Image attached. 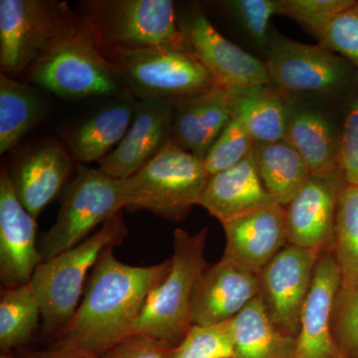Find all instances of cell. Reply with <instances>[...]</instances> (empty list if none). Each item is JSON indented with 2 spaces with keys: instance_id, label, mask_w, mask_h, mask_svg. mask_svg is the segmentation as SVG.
I'll use <instances>...</instances> for the list:
<instances>
[{
  "instance_id": "4",
  "label": "cell",
  "mask_w": 358,
  "mask_h": 358,
  "mask_svg": "<svg viewBox=\"0 0 358 358\" xmlns=\"http://www.w3.org/2000/svg\"><path fill=\"white\" fill-rule=\"evenodd\" d=\"M77 7L103 57L159 45L192 49L179 30L173 0H84Z\"/></svg>"
},
{
  "instance_id": "8",
  "label": "cell",
  "mask_w": 358,
  "mask_h": 358,
  "mask_svg": "<svg viewBox=\"0 0 358 358\" xmlns=\"http://www.w3.org/2000/svg\"><path fill=\"white\" fill-rule=\"evenodd\" d=\"M209 176L203 160L173 140L159 155L124 179L129 197L128 210H147L173 222L187 217L199 205Z\"/></svg>"
},
{
  "instance_id": "5",
  "label": "cell",
  "mask_w": 358,
  "mask_h": 358,
  "mask_svg": "<svg viewBox=\"0 0 358 358\" xmlns=\"http://www.w3.org/2000/svg\"><path fill=\"white\" fill-rule=\"evenodd\" d=\"M273 85L294 98L341 108L352 93L357 70L322 45L294 41L273 28L264 59Z\"/></svg>"
},
{
  "instance_id": "12",
  "label": "cell",
  "mask_w": 358,
  "mask_h": 358,
  "mask_svg": "<svg viewBox=\"0 0 358 358\" xmlns=\"http://www.w3.org/2000/svg\"><path fill=\"white\" fill-rule=\"evenodd\" d=\"M315 250L288 244L260 271L259 296L280 331L298 338L301 315L320 255Z\"/></svg>"
},
{
  "instance_id": "22",
  "label": "cell",
  "mask_w": 358,
  "mask_h": 358,
  "mask_svg": "<svg viewBox=\"0 0 358 358\" xmlns=\"http://www.w3.org/2000/svg\"><path fill=\"white\" fill-rule=\"evenodd\" d=\"M273 202L251 152L236 166L209 176L199 205L222 224Z\"/></svg>"
},
{
  "instance_id": "17",
  "label": "cell",
  "mask_w": 358,
  "mask_h": 358,
  "mask_svg": "<svg viewBox=\"0 0 358 358\" xmlns=\"http://www.w3.org/2000/svg\"><path fill=\"white\" fill-rule=\"evenodd\" d=\"M259 296L258 275L222 257L207 266L193 294L192 326L211 327L234 320Z\"/></svg>"
},
{
  "instance_id": "14",
  "label": "cell",
  "mask_w": 358,
  "mask_h": 358,
  "mask_svg": "<svg viewBox=\"0 0 358 358\" xmlns=\"http://www.w3.org/2000/svg\"><path fill=\"white\" fill-rule=\"evenodd\" d=\"M37 219L21 204L6 166L0 173V280L4 289L29 284L42 263Z\"/></svg>"
},
{
  "instance_id": "21",
  "label": "cell",
  "mask_w": 358,
  "mask_h": 358,
  "mask_svg": "<svg viewBox=\"0 0 358 358\" xmlns=\"http://www.w3.org/2000/svg\"><path fill=\"white\" fill-rule=\"evenodd\" d=\"M72 159L56 140L37 143L9 171L16 195L35 219L64 190Z\"/></svg>"
},
{
  "instance_id": "39",
  "label": "cell",
  "mask_w": 358,
  "mask_h": 358,
  "mask_svg": "<svg viewBox=\"0 0 358 358\" xmlns=\"http://www.w3.org/2000/svg\"><path fill=\"white\" fill-rule=\"evenodd\" d=\"M0 358H15L11 355V352L1 353Z\"/></svg>"
},
{
  "instance_id": "29",
  "label": "cell",
  "mask_w": 358,
  "mask_h": 358,
  "mask_svg": "<svg viewBox=\"0 0 358 358\" xmlns=\"http://www.w3.org/2000/svg\"><path fill=\"white\" fill-rule=\"evenodd\" d=\"M210 6L230 20L238 32L265 59L273 30L271 20L279 15V0H220L210 2Z\"/></svg>"
},
{
  "instance_id": "34",
  "label": "cell",
  "mask_w": 358,
  "mask_h": 358,
  "mask_svg": "<svg viewBox=\"0 0 358 358\" xmlns=\"http://www.w3.org/2000/svg\"><path fill=\"white\" fill-rule=\"evenodd\" d=\"M331 331L348 358H358V278L339 289L331 315Z\"/></svg>"
},
{
  "instance_id": "3",
  "label": "cell",
  "mask_w": 358,
  "mask_h": 358,
  "mask_svg": "<svg viewBox=\"0 0 358 358\" xmlns=\"http://www.w3.org/2000/svg\"><path fill=\"white\" fill-rule=\"evenodd\" d=\"M128 236L124 210L117 212L100 229L74 248L35 270L30 285L41 307L43 329L54 339L74 317L92 268L108 247L119 246Z\"/></svg>"
},
{
  "instance_id": "20",
  "label": "cell",
  "mask_w": 358,
  "mask_h": 358,
  "mask_svg": "<svg viewBox=\"0 0 358 358\" xmlns=\"http://www.w3.org/2000/svg\"><path fill=\"white\" fill-rule=\"evenodd\" d=\"M174 102L171 140L179 148L204 160L232 119L231 91L215 85Z\"/></svg>"
},
{
  "instance_id": "30",
  "label": "cell",
  "mask_w": 358,
  "mask_h": 358,
  "mask_svg": "<svg viewBox=\"0 0 358 358\" xmlns=\"http://www.w3.org/2000/svg\"><path fill=\"white\" fill-rule=\"evenodd\" d=\"M333 254L345 288L358 278V186H345L334 224Z\"/></svg>"
},
{
  "instance_id": "16",
  "label": "cell",
  "mask_w": 358,
  "mask_h": 358,
  "mask_svg": "<svg viewBox=\"0 0 358 358\" xmlns=\"http://www.w3.org/2000/svg\"><path fill=\"white\" fill-rule=\"evenodd\" d=\"M174 110V100L138 101L128 133L110 154L99 162V169L117 179L136 173L171 141Z\"/></svg>"
},
{
  "instance_id": "9",
  "label": "cell",
  "mask_w": 358,
  "mask_h": 358,
  "mask_svg": "<svg viewBox=\"0 0 358 358\" xmlns=\"http://www.w3.org/2000/svg\"><path fill=\"white\" fill-rule=\"evenodd\" d=\"M105 58L124 89L138 101L178 100L215 86L192 49L159 45L117 50Z\"/></svg>"
},
{
  "instance_id": "27",
  "label": "cell",
  "mask_w": 358,
  "mask_h": 358,
  "mask_svg": "<svg viewBox=\"0 0 358 358\" xmlns=\"http://www.w3.org/2000/svg\"><path fill=\"white\" fill-rule=\"evenodd\" d=\"M47 106L33 85L0 74V154L13 150L44 119Z\"/></svg>"
},
{
  "instance_id": "2",
  "label": "cell",
  "mask_w": 358,
  "mask_h": 358,
  "mask_svg": "<svg viewBox=\"0 0 358 358\" xmlns=\"http://www.w3.org/2000/svg\"><path fill=\"white\" fill-rule=\"evenodd\" d=\"M24 82L67 100L115 96L124 90L75 10L32 66Z\"/></svg>"
},
{
  "instance_id": "6",
  "label": "cell",
  "mask_w": 358,
  "mask_h": 358,
  "mask_svg": "<svg viewBox=\"0 0 358 358\" xmlns=\"http://www.w3.org/2000/svg\"><path fill=\"white\" fill-rule=\"evenodd\" d=\"M208 229L196 234L176 229L171 271L148 296L134 326V334L157 339L176 348L192 327V307L195 286L209 265L205 259Z\"/></svg>"
},
{
  "instance_id": "32",
  "label": "cell",
  "mask_w": 358,
  "mask_h": 358,
  "mask_svg": "<svg viewBox=\"0 0 358 358\" xmlns=\"http://www.w3.org/2000/svg\"><path fill=\"white\" fill-rule=\"evenodd\" d=\"M254 141L241 117L233 115L203 160L209 176L236 166L251 155Z\"/></svg>"
},
{
  "instance_id": "28",
  "label": "cell",
  "mask_w": 358,
  "mask_h": 358,
  "mask_svg": "<svg viewBox=\"0 0 358 358\" xmlns=\"http://www.w3.org/2000/svg\"><path fill=\"white\" fill-rule=\"evenodd\" d=\"M41 307L31 285L4 289L0 299V350L11 352L26 345L38 327Z\"/></svg>"
},
{
  "instance_id": "19",
  "label": "cell",
  "mask_w": 358,
  "mask_h": 358,
  "mask_svg": "<svg viewBox=\"0 0 358 358\" xmlns=\"http://www.w3.org/2000/svg\"><path fill=\"white\" fill-rule=\"evenodd\" d=\"M341 287V273L333 252H322L301 315L293 358H348L331 331V315Z\"/></svg>"
},
{
  "instance_id": "36",
  "label": "cell",
  "mask_w": 358,
  "mask_h": 358,
  "mask_svg": "<svg viewBox=\"0 0 358 358\" xmlns=\"http://www.w3.org/2000/svg\"><path fill=\"white\" fill-rule=\"evenodd\" d=\"M341 169L346 182L358 186V72L352 93L341 106Z\"/></svg>"
},
{
  "instance_id": "13",
  "label": "cell",
  "mask_w": 358,
  "mask_h": 358,
  "mask_svg": "<svg viewBox=\"0 0 358 358\" xmlns=\"http://www.w3.org/2000/svg\"><path fill=\"white\" fill-rule=\"evenodd\" d=\"M346 185L341 169L310 176L285 206L289 244L320 253L333 252L336 212Z\"/></svg>"
},
{
  "instance_id": "23",
  "label": "cell",
  "mask_w": 358,
  "mask_h": 358,
  "mask_svg": "<svg viewBox=\"0 0 358 358\" xmlns=\"http://www.w3.org/2000/svg\"><path fill=\"white\" fill-rule=\"evenodd\" d=\"M138 103V99L124 90L114 101L78 124L67 138L73 157L81 164L105 159L128 133Z\"/></svg>"
},
{
  "instance_id": "26",
  "label": "cell",
  "mask_w": 358,
  "mask_h": 358,
  "mask_svg": "<svg viewBox=\"0 0 358 358\" xmlns=\"http://www.w3.org/2000/svg\"><path fill=\"white\" fill-rule=\"evenodd\" d=\"M252 157L266 189L284 207L312 176L305 159L285 140L254 143Z\"/></svg>"
},
{
  "instance_id": "7",
  "label": "cell",
  "mask_w": 358,
  "mask_h": 358,
  "mask_svg": "<svg viewBox=\"0 0 358 358\" xmlns=\"http://www.w3.org/2000/svg\"><path fill=\"white\" fill-rule=\"evenodd\" d=\"M129 204L124 179L110 178L99 169L80 166L76 176L63 190L55 223L40 237L42 262L81 244L96 226L128 208Z\"/></svg>"
},
{
  "instance_id": "37",
  "label": "cell",
  "mask_w": 358,
  "mask_h": 358,
  "mask_svg": "<svg viewBox=\"0 0 358 358\" xmlns=\"http://www.w3.org/2000/svg\"><path fill=\"white\" fill-rule=\"evenodd\" d=\"M173 348L157 339L134 334L124 339L100 358H169Z\"/></svg>"
},
{
  "instance_id": "15",
  "label": "cell",
  "mask_w": 358,
  "mask_h": 358,
  "mask_svg": "<svg viewBox=\"0 0 358 358\" xmlns=\"http://www.w3.org/2000/svg\"><path fill=\"white\" fill-rule=\"evenodd\" d=\"M291 98L285 141L305 159L312 174L338 171L341 169V107L312 99Z\"/></svg>"
},
{
  "instance_id": "1",
  "label": "cell",
  "mask_w": 358,
  "mask_h": 358,
  "mask_svg": "<svg viewBox=\"0 0 358 358\" xmlns=\"http://www.w3.org/2000/svg\"><path fill=\"white\" fill-rule=\"evenodd\" d=\"M106 248L92 268L74 317L55 343L101 355L134 336L148 296L171 271V260L152 266L120 262Z\"/></svg>"
},
{
  "instance_id": "31",
  "label": "cell",
  "mask_w": 358,
  "mask_h": 358,
  "mask_svg": "<svg viewBox=\"0 0 358 358\" xmlns=\"http://www.w3.org/2000/svg\"><path fill=\"white\" fill-rule=\"evenodd\" d=\"M233 320L211 327L192 326L169 358H232Z\"/></svg>"
},
{
  "instance_id": "25",
  "label": "cell",
  "mask_w": 358,
  "mask_h": 358,
  "mask_svg": "<svg viewBox=\"0 0 358 358\" xmlns=\"http://www.w3.org/2000/svg\"><path fill=\"white\" fill-rule=\"evenodd\" d=\"M232 358H293L296 338L280 331L257 296L233 320Z\"/></svg>"
},
{
  "instance_id": "35",
  "label": "cell",
  "mask_w": 358,
  "mask_h": 358,
  "mask_svg": "<svg viewBox=\"0 0 358 358\" xmlns=\"http://www.w3.org/2000/svg\"><path fill=\"white\" fill-rule=\"evenodd\" d=\"M317 42L348 59L358 72V0L329 22Z\"/></svg>"
},
{
  "instance_id": "24",
  "label": "cell",
  "mask_w": 358,
  "mask_h": 358,
  "mask_svg": "<svg viewBox=\"0 0 358 358\" xmlns=\"http://www.w3.org/2000/svg\"><path fill=\"white\" fill-rule=\"evenodd\" d=\"M233 115L241 117L254 143L285 140L292 98L275 85L231 91Z\"/></svg>"
},
{
  "instance_id": "18",
  "label": "cell",
  "mask_w": 358,
  "mask_h": 358,
  "mask_svg": "<svg viewBox=\"0 0 358 358\" xmlns=\"http://www.w3.org/2000/svg\"><path fill=\"white\" fill-rule=\"evenodd\" d=\"M222 226L223 257L256 275L289 244L286 211L275 202L245 212Z\"/></svg>"
},
{
  "instance_id": "38",
  "label": "cell",
  "mask_w": 358,
  "mask_h": 358,
  "mask_svg": "<svg viewBox=\"0 0 358 358\" xmlns=\"http://www.w3.org/2000/svg\"><path fill=\"white\" fill-rule=\"evenodd\" d=\"M21 358H100L74 346L55 343L52 348L45 350H25L20 348Z\"/></svg>"
},
{
  "instance_id": "10",
  "label": "cell",
  "mask_w": 358,
  "mask_h": 358,
  "mask_svg": "<svg viewBox=\"0 0 358 358\" xmlns=\"http://www.w3.org/2000/svg\"><path fill=\"white\" fill-rule=\"evenodd\" d=\"M73 11L67 2L59 0H1V73L24 82Z\"/></svg>"
},
{
  "instance_id": "11",
  "label": "cell",
  "mask_w": 358,
  "mask_h": 358,
  "mask_svg": "<svg viewBox=\"0 0 358 358\" xmlns=\"http://www.w3.org/2000/svg\"><path fill=\"white\" fill-rule=\"evenodd\" d=\"M176 14L181 34L216 86L237 91L272 84L264 61L221 35L199 4H188Z\"/></svg>"
},
{
  "instance_id": "33",
  "label": "cell",
  "mask_w": 358,
  "mask_h": 358,
  "mask_svg": "<svg viewBox=\"0 0 358 358\" xmlns=\"http://www.w3.org/2000/svg\"><path fill=\"white\" fill-rule=\"evenodd\" d=\"M353 2L355 0H279V15L296 21L317 40L329 22Z\"/></svg>"
}]
</instances>
